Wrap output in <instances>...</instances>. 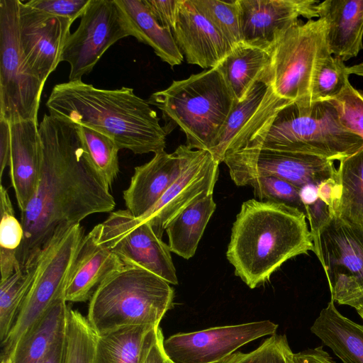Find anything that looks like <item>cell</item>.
<instances>
[{
  "instance_id": "f35d334b",
  "label": "cell",
  "mask_w": 363,
  "mask_h": 363,
  "mask_svg": "<svg viewBox=\"0 0 363 363\" xmlns=\"http://www.w3.org/2000/svg\"><path fill=\"white\" fill-rule=\"evenodd\" d=\"M334 101L342 124L363 139V93L350 83Z\"/></svg>"
},
{
  "instance_id": "9c48e42d",
  "label": "cell",
  "mask_w": 363,
  "mask_h": 363,
  "mask_svg": "<svg viewBox=\"0 0 363 363\" xmlns=\"http://www.w3.org/2000/svg\"><path fill=\"white\" fill-rule=\"evenodd\" d=\"M311 233L313 252L325 273L331 299L356 309L363 302V225L332 213Z\"/></svg>"
},
{
  "instance_id": "7402d4cb",
  "label": "cell",
  "mask_w": 363,
  "mask_h": 363,
  "mask_svg": "<svg viewBox=\"0 0 363 363\" xmlns=\"http://www.w3.org/2000/svg\"><path fill=\"white\" fill-rule=\"evenodd\" d=\"M11 124L9 175L21 213L32 199L38 182L42 145L39 123L33 120Z\"/></svg>"
},
{
  "instance_id": "9a60e30c",
  "label": "cell",
  "mask_w": 363,
  "mask_h": 363,
  "mask_svg": "<svg viewBox=\"0 0 363 363\" xmlns=\"http://www.w3.org/2000/svg\"><path fill=\"white\" fill-rule=\"evenodd\" d=\"M294 103L277 96L270 84H256L242 101H236L210 152L219 163L225 154L259 141L278 113Z\"/></svg>"
},
{
  "instance_id": "bcb514c9",
  "label": "cell",
  "mask_w": 363,
  "mask_h": 363,
  "mask_svg": "<svg viewBox=\"0 0 363 363\" xmlns=\"http://www.w3.org/2000/svg\"><path fill=\"white\" fill-rule=\"evenodd\" d=\"M65 334V332L55 341L40 363H64Z\"/></svg>"
},
{
  "instance_id": "cb8c5ba5",
  "label": "cell",
  "mask_w": 363,
  "mask_h": 363,
  "mask_svg": "<svg viewBox=\"0 0 363 363\" xmlns=\"http://www.w3.org/2000/svg\"><path fill=\"white\" fill-rule=\"evenodd\" d=\"M271 49L242 42L217 67L236 101L243 100L259 82L269 84Z\"/></svg>"
},
{
  "instance_id": "f546056e",
  "label": "cell",
  "mask_w": 363,
  "mask_h": 363,
  "mask_svg": "<svg viewBox=\"0 0 363 363\" xmlns=\"http://www.w3.org/2000/svg\"><path fill=\"white\" fill-rule=\"evenodd\" d=\"M339 162L338 195L333 213L350 223L363 225V146Z\"/></svg>"
},
{
  "instance_id": "c3c4849f",
  "label": "cell",
  "mask_w": 363,
  "mask_h": 363,
  "mask_svg": "<svg viewBox=\"0 0 363 363\" xmlns=\"http://www.w3.org/2000/svg\"><path fill=\"white\" fill-rule=\"evenodd\" d=\"M356 311L363 320V302L356 308Z\"/></svg>"
},
{
  "instance_id": "d6986e66",
  "label": "cell",
  "mask_w": 363,
  "mask_h": 363,
  "mask_svg": "<svg viewBox=\"0 0 363 363\" xmlns=\"http://www.w3.org/2000/svg\"><path fill=\"white\" fill-rule=\"evenodd\" d=\"M172 34L186 62L206 69L218 67L233 49L191 0H179Z\"/></svg>"
},
{
  "instance_id": "74e56055",
  "label": "cell",
  "mask_w": 363,
  "mask_h": 363,
  "mask_svg": "<svg viewBox=\"0 0 363 363\" xmlns=\"http://www.w3.org/2000/svg\"><path fill=\"white\" fill-rule=\"evenodd\" d=\"M0 248L17 252L24 238V229L15 216L7 189L0 187Z\"/></svg>"
},
{
  "instance_id": "484cf974",
  "label": "cell",
  "mask_w": 363,
  "mask_h": 363,
  "mask_svg": "<svg viewBox=\"0 0 363 363\" xmlns=\"http://www.w3.org/2000/svg\"><path fill=\"white\" fill-rule=\"evenodd\" d=\"M159 325H135L97 335L93 363H141Z\"/></svg>"
},
{
  "instance_id": "ac0fdd59",
  "label": "cell",
  "mask_w": 363,
  "mask_h": 363,
  "mask_svg": "<svg viewBox=\"0 0 363 363\" xmlns=\"http://www.w3.org/2000/svg\"><path fill=\"white\" fill-rule=\"evenodd\" d=\"M242 42L269 48L279 34L302 16L318 17L315 0H237Z\"/></svg>"
},
{
  "instance_id": "8d00e7d4",
  "label": "cell",
  "mask_w": 363,
  "mask_h": 363,
  "mask_svg": "<svg viewBox=\"0 0 363 363\" xmlns=\"http://www.w3.org/2000/svg\"><path fill=\"white\" fill-rule=\"evenodd\" d=\"M248 186L259 201L284 203L296 208L305 213L299 188L291 183L275 177H260L252 180Z\"/></svg>"
},
{
  "instance_id": "603a6c76",
  "label": "cell",
  "mask_w": 363,
  "mask_h": 363,
  "mask_svg": "<svg viewBox=\"0 0 363 363\" xmlns=\"http://www.w3.org/2000/svg\"><path fill=\"white\" fill-rule=\"evenodd\" d=\"M318 18L327 23V43L335 57L347 61L363 49V0H325Z\"/></svg>"
},
{
  "instance_id": "836d02e7",
  "label": "cell",
  "mask_w": 363,
  "mask_h": 363,
  "mask_svg": "<svg viewBox=\"0 0 363 363\" xmlns=\"http://www.w3.org/2000/svg\"><path fill=\"white\" fill-rule=\"evenodd\" d=\"M97 334L81 313L68 310L64 363H93Z\"/></svg>"
},
{
  "instance_id": "f1b7e54d",
  "label": "cell",
  "mask_w": 363,
  "mask_h": 363,
  "mask_svg": "<svg viewBox=\"0 0 363 363\" xmlns=\"http://www.w3.org/2000/svg\"><path fill=\"white\" fill-rule=\"evenodd\" d=\"M216 208L213 194H209L189 205L170 221L165 230L171 252L186 259L191 258Z\"/></svg>"
},
{
  "instance_id": "4dcf8cb0",
  "label": "cell",
  "mask_w": 363,
  "mask_h": 363,
  "mask_svg": "<svg viewBox=\"0 0 363 363\" xmlns=\"http://www.w3.org/2000/svg\"><path fill=\"white\" fill-rule=\"evenodd\" d=\"M37 259V257H36ZM36 259L0 283V340L9 335L32 284L36 272Z\"/></svg>"
},
{
  "instance_id": "ba28073f",
  "label": "cell",
  "mask_w": 363,
  "mask_h": 363,
  "mask_svg": "<svg viewBox=\"0 0 363 363\" xmlns=\"http://www.w3.org/2000/svg\"><path fill=\"white\" fill-rule=\"evenodd\" d=\"M271 49L270 82L274 93L300 107L312 105L311 87L318 60L330 51L323 18L297 20L281 32Z\"/></svg>"
},
{
  "instance_id": "7bdbcfd3",
  "label": "cell",
  "mask_w": 363,
  "mask_h": 363,
  "mask_svg": "<svg viewBox=\"0 0 363 363\" xmlns=\"http://www.w3.org/2000/svg\"><path fill=\"white\" fill-rule=\"evenodd\" d=\"M21 268L16 251L0 248L1 281L6 279Z\"/></svg>"
},
{
  "instance_id": "ffe728a7",
  "label": "cell",
  "mask_w": 363,
  "mask_h": 363,
  "mask_svg": "<svg viewBox=\"0 0 363 363\" xmlns=\"http://www.w3.org/2000/svg\"><path fill=\"white\" fill-rule=\"evenodd\" d=\"M192 150L181 145L172 153H155L149 162L135 167L123 191L126 209L137 218L146 213L180 174Z\"/></svg>"
},
{
  "instance_id": "e575fe53",
  "label": "cell",
  "mask_w": 363,
  "mask_h": 363,
  "mask_svg": "<svg viewBox=\"0 0 363 363\" xmlns=\"http://www.w3.org/2000/svg\"><path fill=\"white\" fill-rule=\"evenodd\" d=\"M198 10L213 25L233 48L241 43L237 0H191Z\"/></svg>"
},
{
  "instance_id": "2e32d148",
  "label": "cell",
  "mask_w": 363,
  "mask_h": 363,
  "mask_svg": "<svg viewBox=\"0 0 363 363\" xmlns=\"http://www.w3.org/2000/svg\"><path fill=\"white\" fill-rule=\"evenodd\" d=\"M210 152L193 150L176 180L157 202L138 218L162 238L167 225L189 205L209 194L218 176V165Z\"/></svg>"
},
{
  "instance_id": "60d3db41",
  "label": "cell",
  "mask_w": 363,
  "mask_h": 363,
  "mask_svg": "<svg viewBox=\"0 0 363 363\" xmlns=\"http://www.w3.org/2000/svg\"><path fill=\"white\" fill-rule=\"evenodd\" d=\"M151 13L164 28L174 30L179 0H143Z\"/></svg>"
},
{
  "instance_id": "277c9868",
  "label": "cell",
  "mask_w": 363,
  "mask_h": 363,
  "mask_svg": "<svg viewBox=\"0 0 363 363\" xmlns=\"http://www.w3.org/2000/svg\"><path fill=\"white\" fill-rule=\"evenodd\" d=\"M147 101L162 111L169 133L179 126L189 147L209 152L236 99L216 67L173 81Z\"/></svg>"
},
{
  "instance_id": "83f0119b",
  "label": "cell",
  "mask_w": 363,
  "mask_h": 363,
  "mask_svg": "<svg viewBox=\"0 0 363 363\" xmlns=\"http://www.w3.org/2000/svg\"><path fill=\"white\" fill-rule=\"evenodd\" d=\"M136 33V39L150 46L162 61L171 67L180 65L184 56L172 30L163 27L143 0H116Z\"/></svg>"
},
{
  "instance_id": "6da1fadb",
  "label": "cell",
  "mask_w": 363,
  "mask_h": 363,
  "mask_svg": "<svg viewBox=\"0 0 363 363\" xmlns=\"http://www.w3.org/2000/svg\"><path fill=\"white\" fill-rule=\"evenodd\" d=\"M42 152L35 191L21 213L24 238L17 250L21 267L33 263L62 224H77L94 213H111L116 202L92 166L79 125L45 114L39 123Z\"/></svg>"
},
{
  "instance_id": "f6af8a7d",
  "label": "cell",
  "mask_w": 363,
  "mask_h": 363,
  "mask_svg": "<svg viewBox=\"0 0 363 363\" xmlns=\"http://www.w3.org/2000/svg\"><path fill=\"white\" fill-rule=\"evenodd\" d=\"M164 340L162 330H160L141 363H172L164 351Z\"/></svg>"
},
{
  "instance_id": "30bf717a",
  "label": "cell",
  "mask_w": 363,
  "mask_h": 363,
  "mask_svg": "<svg viewBox=\"0 0 363 363\" xmlns=\"http://www.w3.org/2000/svg\"><path fill=\"white\" fill-rule=\"evenodd\" d=\"M19 0H0V118L38 122L43 84L19 43Z\"/></svg>"
},
{
  "instance_id": "7dc6e473",
  "label": "cell",
  "mask_w": 363,
  "mask_h": 363,
  "mask_svg": "<svg viewBox=\"0 0 363 363\" xmlns=\"http://www.w3.org/2000/svg\"><path fill=\"white\" fill-rule=\"evenodd\" d=\"M347 70L350 74H353L363 77V62L348 67Z\"/></svg>"
},
{
  "instance_id": "ee69618b",
  "label": "cell",
  "mask_w": 363,
  "mask_h": 363,
  "mask_svg": "<svg viewBox=\"0 0 363 363\" xmlns=\"http://www.w3.org/2000/svg\"><path fill=\"white\" fill-rule=\"evenodd\" d=\"M294 363H335L323 347L294 353Z\"/></svg>"
},
{
  "instance_id": "4fadbf2b",
  "label": "cell",
  "mask_w": 363,
  "mask_h": 363,
  "mask_svg": "<svg viewBox=\"0 0 363 363\" xmlns=\"http://www.w3.org/2000/svg\"><path fill=\"white\" fill-rule=\"evenodd\" d=\"M99 240L125 265H135L160 277L170 284H177L171 250L147 222L129 211L118 210L98 224Z\"/></svg>"
},
{
  "instance_id": "d4e9b609",
  "label": "cell",
  "mask_w": 363,
  "mask_h": 363,
  "mask_svg": "<svg viewBox=\"0 0 363 363\" xmlns=\"http://www.w3.org/2000/svg\"><path fill=\"white\" fill-rule=\"evenodd\" d=\"M342 363H363V325L343 316L330 299L311 328Z\"/></svg>"
},
{
  "instance_id": "3957f363",
  "label": "cell",
  "mask_w": 363,
  "mask_h": 363,
  "mask_svg": "<svg viewBox=\"0 0 363 363\" xmlns=\"http://www.w3.org/2000/svg\"><path fill=\"white\" fill-rule=\"evenodd\" d=\"M309 251L313 252V243L303 212L284 203L250 199L236 216L226 257L235 275L255 289L285 262Z\"/></svg>"
},
{
  "instance_id": "7a4b0ae2",
  "label": "cell",
  "mask_w": 363,
  "mask_h": 363,
  "mask_svg": "<svg viewBox=\"0 0 363 363\" xmlns=\"http://www.w3.org/2000/svg\"><path fill=\"white\" fill-rule=\"evenodd\" d=\"M46 106L50 115L93 128L134 154H155L166 147L168 131L132 88L104 89L68 81L55 85Z\"/></svg>"
},
{
  "instance_id": "5b68a950",
  "label": "cell",
  "mask_w": 363,
  "mask_h": 363,
  "mask_svg": "<svg viewBox=\"0 0 363 363\" xmlns=\"http://www.w3.org/2000/svg\"><path fill=\"white\" fill-rule=\"evenodd\" d=\"M174 296L170 284L160 277L125 265L95 291L86 318L97 335L127 326L159 325L173 308Z\"/></svg>"
},
{
  "instance_id": "d590c367",
  "label": "cell",
  "mask_w": 363,
  "mask_h": 363,
  "mask_svg": "<svg viewBox=\"0 0 363 363\" xmlns=\"http://www.w3.org/2000/svg\"><path fill=\"white\" fill-rule=\"evenodd\" d=\"M220 363H294L286 337L274 335L248 353L235 352Z\"/></svg>"
},
{
  "instance_id": "8992f818",
  "label": "cell",
  "mask_w": 363,
  "mask_h": 363,
  "mask_svg": "<svg viewBox=\"0 0 363 363\" xmlns=\"http://www.w3.org/2000/svg\"><path fill=\"white\" fill-rule=\"evenodd\" d=\"M251 145L340 161L359 150L363 139L342 124L332 99L308 107L289 104L278 113L262 138Z\"/></svg>"
},
{
  "instance_id": "44dd1931",
  "label": "cell",
  "mask_w": 363,
  "mask_h": 363,
  "mask_svg": "<svg viewBox=\"0 0 363 363\" xmlns=\"http://www.w3.org/2000/svg\"><path fill=\"white\" fill-rule=\"evenodd\" d=\"M125 266L99 240L97 225L84 235L66 287L67 302L90 300L98 287L113 273Z\"/></svg>"
},
{
  "instance_id": "ab89813d",
  "label": "cell",
  "mask_w": 363,
  "mask_h": 363,
  "mask_svg": "<svg viewBox=\"0 0 363 363\" xmlns=\"http://www.w3.org/2000/svg\"><path fill=\"white\" fill-rule=\"evenodd\" d=\"M89 2V0H30L26 3L35 9L74 22L82 16Z\"/></svg>"
},
{
  "instance_id": "7c38bea8",
  "label": "cell",
  "mask_w": 363,
  "mask_h": 363,
  "mask_svg": "<svg viewBox=\"0 0 363 363\" xmlns=\"http://www.w3.org/2000/svg\"><path fill=\"white\" fill-rule=\"evenodd\" d=\"M61 56V62L69 65V82L82 80L117 41L128 36L136 38L133 26L116 0H89Z\"/></svg>"
},
{
  "instance_id": "8fae6325",
  "label": "cell",
  "mask_w": 363,
  "mask_h": 363,
  "mask_svg": "<svg viewBox=\"0 0 363 363\" xmlns=\"http://www.w3.org/2000/svg\"><path fill=\"white\" fill-rule=\"evenodd\" d=\"M238 186H248L256 178L275 177L299 189L337 179L334 161L305 153L250 145L225 154L223 161Z\"/></svg>"
},
{
  "instance_id": "5bb4252c",
  "label": "cell",
  "mask_w": 363,
  "mask_h": 363,
  "mask_svg": "<svg viewBox=\"0 0 363 363\" xmlns=\"http://www.w3.org/2000/svg\"><path fill=\"white\" fill-rule=\"evenodd\" d=\"M277 328L267 320L218 326L172 335L163 345L172 363H220L244 345L277 334Z\"/></svg>"
},
{
  "instance_id": "681fc988",
  "label": "cell",
  "mask_w": 363,
  "mask_h": 363,
  "mask_svg": "<svg viewBox=\"0 0 363 363\" xmlns=\"http://www.w3.org/2000/svg\"><path fill=\"white\" fill-rule=\"evenodd\" d=\"M1 363H13L11 357L2 358Z\"/></svg>"
},
{
  "instance_id": "4316f807",
  "label": "cell",
  "mask_w": 363,
  "mask_h": 363,
  "mask_svg": "<svg viewBox=\"0 0 363 363\" xmlns=\"http://www.w3.org/2000/svg\"><path fill=\"white\" fill-rule=\"evenodd\" d=\"M69 308L64 298L55 301L19 340L11 356L13 363H40L65 333Z\"/></svg>"
},
{
  "instance_id": "b9f144b4",
  "label": "cell",
  "mask_w": 363,
  "mask_h": 363,
  "mask_svg": "<svg viewBox=\"0 0 363 363\" xmlns=\"http://www.w3.org/2000/svg\"><path fill=\"white\" fill-rule=\"evenodd\" d=\"M11 149V124L9 121L0 118V178L9 166Z\"/></svg>"
},
{
  "instance_id": "e0dca14e",
  "label": "cell",
  "mask_w": 363,
  "mask_h": 363,
  "mask_svg": "<svg viewBox=\"0 0 363 363\" xmlns=\"http://www.w3.org/2000/svg\"><path fill=\"white\" fill-rule=\"evenodd\" d=\"M73 21L35 9L19 0L18 35L24 57L45 84L61 62Z\"/></svg>"
},
{
  "instance_id": "1f68e13d",
  "label": "cell",
  "mask_w": 363,
  "mask_h": 363,
  "mask_svg": "<svg viewBox=\"0 0 363 363\" xmlns=\"http://www.w3.org/2000/svg\"><path fill=\"white\" fill-rule=\"evenodd\" d=\"M79 131L92 166L111 189L119 172L121 149L111 138L88 126L79 125Z\"/></svg>"
},
{
  "instance_id": "52a82bcc",
  "label": "cell",
  "mask_w": 363,
  "mask_h": 363,
  "mask_svg": "<svg viewBox=\"0 0 363 363\" xmlns=\"http://www.w3.org/2000/svg\"><path fill=\"white\" fill-rule=\"evenodd\" d=\"M84 235L80 223L62 224L43 246L37 256L32 284L9 335L1 343V359L11 357L24 333L55 301L65 298Z\"/></svg>"
},
{
  "instance_id": "d6a6232c",
  "label": "cell",
  "mask_w": 363,
  "mask_h": 363,
  "mask_svg": "<svg viewBox=\"0 0 363 363\" xmlns=\"http://www.w3.org/2000/svg\"><path fill=\"white\" fill-rule=\"evenodd\" d=\"M347 67L330 51L319 57L315 67L311 87V103L337 97L350 84Z\"/></svg>"
}]
</instances>
